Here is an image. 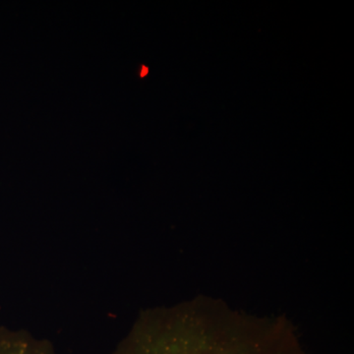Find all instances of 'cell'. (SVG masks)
I'll return each instance as SVG.
<instances>
[{
    "label": "cell",
    "mask_w": 354,
    "mask_h": 354,
    "mask_svg": "<svg viewBox=\"0 0 354 354\" xmlns=\"http://www.w3.org/2000/svg\"><path fill=\"white\" fill-rule=\"evenodd\" d=\"M113 354H308L281 317L248 315L197 297L147 310Z\"/></svg>",
    "instance_id": "6da1fadb"
},
{
    "label": "cell",
    "mask_w": 354,
    "mask_h": 354,
    "mask_svg": "<svg viewBox=\"0 0 354 354\" xmlns=\"http://www.w3.org/2000/svg\"><path fill=\"white\" fill-rule=\"evenodd\" d=\"M0 354H57L53 344L26 330L0 327Z\"/></svg>",
    "instance_id": "7a4b0ae2"
},
{
    "label": "cell",
    "mask_w": 354,
    "mask_h": 354,
    "mask_svg": "<svg viewBox=\"0 0 354 354\" xmlns=\"http://www.w3.org/2000/svg\"><path fill=\"white\" fill-rule=\"evenodd\" d=\"M148 72H149L148 67L143 66V68H142V71H141V73H140V75H141V77H145L147 75V74H148Z\"/></svg>",
    "instance_id": "3957f363"
}]
</instances>
